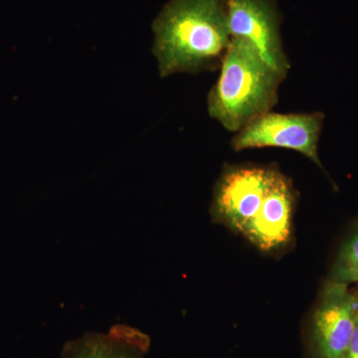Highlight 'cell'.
<instances>
[{
    "label": "cell",
    "instance_id": "cell-1",
    "mask_svg": "<svg viewBox=\"0 0 358 358\" xmlns=\"http://www.w3.org/2000/svg\"><path fill=\"white\" fill-rule=\"evenodd\" d=\"M152 31L160 77L217 71L231 42L227 0H169Z\"/></svg>",
    "mask_w": 358,
    "mask_h": 358
},
{
    "label": "cell",
    "instance_id": "cell-4",
    "mask_svg": "<svg viewBox=\"0 0 358 358\" xmlns=\"http://www.w3.org/2000/svg\"><path fill=\"white\" fill-rule=\"evenodd\" d=\"M278 173L270 166L227 167L214 192L212 208L215 217L232 229L243 232L260 209Z\"/></svg>",
    "mask_w": 358,
    "mask_h": 358
},
{
    "label": "cell",
    "instance_id": "cell-10",
    "mask_svg": "<svg viewBox=\"0 0 358 358\" xmlns=\"http://www.w3.org/2000/svg\"><path fill=\"white\" fill-rule=\"evenodd\" d=\"M345 358H358V322L346 350Z\"/></svg>",
    "mask_w": 358,
    "mask_h": 358
},
{
    "label": "cell",
    "instance_id": "cell-2",
    "mask_svg": "<svg viewBox=\"0 0 358 358\" xmlns=\"http://www.w3.org/2000/svg\"><path fill=\"white\" fill-rule=\"evenodd\" d=\"M216 83L207 96V110L224 129L236 134L273 110L286 77L264 60L246 40L231 38Z\"/></svg>",
    "mask_w": 358,
    "mask_h": 358
},
{
    "label": "cell",
    "instance_id": "cell-8",
    "mask_svg": "<svg viewBox=\"0 0 358 358\" xmlns=\"http://www.w3.org/2000/svg\"><path fill=\"white\" fill-rule=\"evenodd\" d=\"M148 339L138 329L115 326L107 334H87L66 346L65 358H143Z\"/></svg>",
    "mask_w": 358,
    "mask_h": 358
},
{
    "label": "cell",
    "instance_id": "cell-5",
    "mask_svg": "<svg viewBox=\"0 0 358 358\" xmlns=\"http://www.w3.org/2000/svg\"><path fill=\"white\" fill-rule=\"evenodd\" d=\"M227 18L231 38L246 40L271 67L288 76L291 63L284 50L275 0H227Z\"/></svg>",
    "mask_w": 358,
    "mask_h": 358
},
{
    "label": "cell",
    "instance_id": "cell-7",
    "mask_svg": "<svg viewBox=\"0 0 358 358\" xmlns=\"http://www.w3.org/2000/svg\"><path fill=\"white\" fill-rule=\"evenodd\" d=\"M294 193L286 176L278 173L260 209L242 234L262 251H273L289 241L292 232Z\"/></svg>",
    "mask_w": 358,
    "mask_h": 358
},
{
    "label": "cell",
    "instance_id": "cell-3",
    "mask_svg": "<svg viewBox=\"0 0 358 358\" xmlns=\"http://www.w3.org/2000/svg\"><path fill=\"white\" fill-rule=\"evenodd\" d=\"M322 112L281 114L273 110L257 117L231 140L235 152L251 148H280L307 157L320 169L319 141L324 128Z\"/></svg>",
    "mask_w": 358,
    "mask_h": 358
},
{
    "label": "cell",
    "instance_id": "cell-9",
    "mask_svg": "<svg viewBox=\"0 0 358 358\" xmlns=\"http://www.w3.org/2000/svg\"><path fill=\"white\" fill-rule=\"evenodd\" d=\"M329 281L345 286L358 282V228L339 250Z\"/></svg>",
    "mask_w": 358,
    "mask_h": 358
},
{
    "label": "cell",
    "instance_id": "cell-6",
    "mask_svg": "<svg viewBox=\"0 0 358 358\" xmlns=\"http://www.w3.org/2000/svg\"><path fill=\"white\" fill-rule=\"evenodd\" d=\"M358 322V292L327 282L313 313V329L319 358H345Z\"/></svg>",
    "mask_w": 358,
    "mask_h": 358
}]
</instances>
